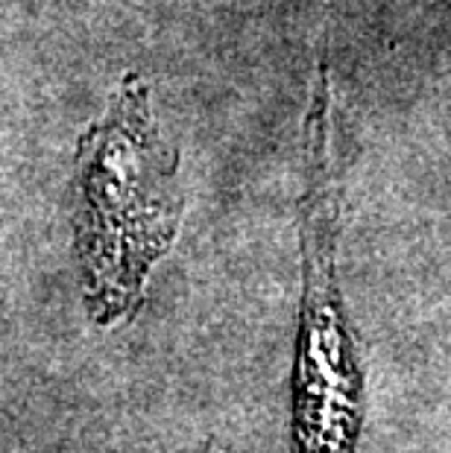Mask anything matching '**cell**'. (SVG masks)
<instances>
[{
	"mask_svg": "<svg viewBox=\"0 0 451 453\" xmlns=\"http://www.w3.org/2000/svg\"><path fill=\"white\" fill-rule=\"evenodd\" d=\"M179 164L176 143L152 118L150 85L129 71L76 143L74 246L97 325L138 313L152 266L174 246L185 211Z\"/></svg>",
	"mask_w": 451,
	"mask_h": 453,
	"instance_id": "cell-1",
	"label": "cell"
},
{
	"mask_svg": "<svg viewBox=\"0 0 451 453\" xmlns=\"http://www.w3.org/2000/svg\"><path fill=\"white\" fill-rule=\"evenodd\" d=\"M331 76L316 65L305 114L302 316L296 342V453H354L363 421V374L338 284L343 188L334 167Z\"/></svg>",
	"mask_w": 451,
	"mask_h": 453,
	"instance_id": "cell-2",
	"label": "cell"
}]
</instances>
